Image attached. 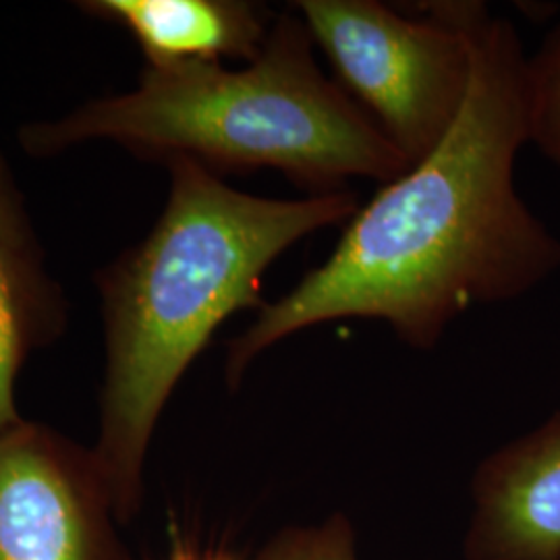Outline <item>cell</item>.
<instances>
[{"mask_svg":"<svg viewBox=\"0 0 560 560\" xmlns=\"http://www.w3.org/2000/svg\"><path fill=\"white\" fill-rule=\"evenodd\" d=\"M471 46V83L444 140L360 208L337 247L231 340L237 388L266 349L312 326L386 322L405 345L434 349L478 303L517 300L560 270V240L515 185L527 143L525 50L483 2H442Z\"/></svg>","mask_w":560,"mask_h":560,"instance_id":"6da1fadb","label":"cell"},{"mask_svg":"<svg viewBox=\"0 0 560 560\" xmlns=\"http://www.w3.org/2000/svg\"><path fill=\"white\" fill-rule=\"evenodd\" d=\"M168 200L150 235L102 272L106 376L92 448L120 523L143 497L162 411L189 365L233 314L260 310L266 270L307 235L347 224L358 196H249L191 159L164 162Z\"/></svg>","mask_w":560,"mask_h":560,"instance_id":"7a4b0ae2","label":"cell"},{"mask_svg":"<svg viewBox=\"0 0 560 560\" xmlns=\"http://www.w3.org/2000/svg\"><path fill=\"white\" fill-rule=\"evenodd\" d=\"M298 11L272 21L260 57L243 69L179 65L145 69L133 92L88 102L71 115L27 125L32 154L115 141L156 161L191 159L212 173L275 168L314 194L347 179L382 183L411 164L314 57Z\"/></svg>","mask_w":560,"mask_h":560,"instance_id":"3957f363","label":"cell"},{"mask_svg":"<svg viewBox=\"0 0 560 560\" xmlns=\"http://www.w3.org/2000/svg\"><path fill=\"white\" fill-rule=\"evenodd\" d=\"M314 44L413 166L444 140L471 83V46L442 2L405 18L378 0H298Z\"/></svg>","mask_w":560,"mask_h":560,"instance_id":"277c9868","label":"cell"},{"mask_svg":"<svg viewBox=\"0 0 560 560\" xmlns=\"http://www.w3.org/2000/svg\"><path fill=\"white\" fill-rule=\"evenodd\" d=\"M92 448L21 420L0 434V560H131Z\"/></svg>","mask_w":560,"mask_h":560,"instance_id":"5b68a950","label":"cell"},{"mask_svg":"<svg viewBox=\"0 0 560 560\" xmlns=\"http://www.w3.org/2000/svg\"><path fill=\"white\" fill-rule=\"evenodd\" d=\"M465 560H560V411L481 460Z\"/></svg>","mask_w":560,"mask_h":560,"instance_id":"8992f818","label":"cell"},{"mask_svg":"<svg viewBox=\"0 0 560 560\" xmlns=\"http://www.w3.org/2000/svg\"><path fill=\"white\" fill-rule=\"evenodd\" d=\"M83 11L125 27L150 69L260 57L272 21L245 0H92Z\"/></svg>","mask_w":560,"mask_h":560,"instance_id":"52a82bcc","label":"cell"},{"mask_svg":"<svg viewBox=\"0 0 560 560\" xmlns=\"http://www.w3.org/2000/svg\"><path fill=\"white\" fill-rule=\"evenodd\" d=\"M60 307L15 180L0 159V434L21 421L15 402L21 365L59 330Z\"/></svg>","mask_w":560,"mask_h":560,"instance_id":"ba28073f","label":"cell"},{"mask_svg":"<svg viewBox=\"0 0 560 560\" xmlns=\"http://www.w3.org/2000/svg\"><path fill=\"white\" fill-rule=\"evenodd\" d=\"M527 140L560 166V23L525 60Z\"/></svg>","mask_w":560,"mask_h":560,"instance_id":"9c48e42d","label":"cell"},{"mask_svg":"<svg viewBox=\"0 0 560 560\" xmlns=\"http://www.w3.org/2000/svg\"><path fill=\"white\" fill-rule=\"evenodd\" d=\"M252 560H358L355 529L342 513L280 529Z\"/></svg>","mask_w":560,"mask_h":560,"instance_id":"30bf717a","label":"cell"},{"mask_svg":"<svg viewBox=\"0 0 560 560\" xmlns=\"http://www.w3.org/2000/svg\"><path fill=\"white\" fill-rule=\"evenodd\" d=\"M177 560H235L224 555H180Z\"/></svg>","mask_w":560,"mask_h":560,"instance_id":"8fae6325","label":"cell"}]
</instances>
